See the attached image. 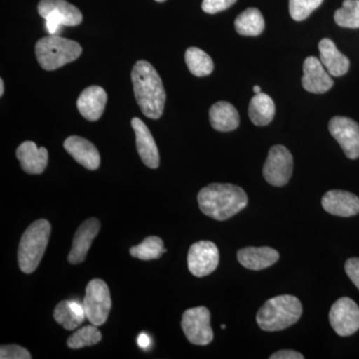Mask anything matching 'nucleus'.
Returning <instances> with one entry per match:
<instances>
[{
  "label": "nucleus",
  "instance_id": "obj_30",
  "mask_svg": "<svg viewBox=\"0 0 359 359\" xmlns=\"http://www.w3.org/2000/svg\"><path fill=\"white\" fill-rule=\"evenodd\" d=\"M323 2V0H290V16L295 21L306 20Z\"/></svg>",
  "mask_w": 359,
  "mask_h": 359
},
{
  "label": "nucleus",
  "instance_id": "obj_15",
  "mask_svg": "<svg viewBox=\"0 0 359 359\" xmlns=\"http://www.w3.org/2000/svg\"><path fill=\"white\" fill-rule=\"evenodd\" d=\"M323 209L334 216L353 217L359 214V198L347 191H328L321 200Z\"/></svg>",
  "mask_w": 359,
  "mask_h": 359
},
{
  "label": "nucleus",
  "instance_id": "obj_36",
  "mask_svg": "<svg viewBox=\"0 0 359 359\" xmlns=\"http://www.w3.org/2000/svg\"><path fill=\"white\" fill-rule=\"evenodd\" d=\"M4 80L0 79V95H4Z\"/></svg>",
  "mask_w": 359,
  "mask_h": 359
},
{
  "label": "nucleus",
  "instance_id": "obj_16",
  "mask_svg": "<svg viewBox=\"0 0 359 359\" xmlns=\"http://www.w3.org/2000/svg\"><path fill=\"white\" fill-rule=\"evenodd\" d=\"M131 125L136 136L137 150L142 161L151 169H157L160 164L159 151L150 130L139 118H133Z\"/></svg>",
  "mask_w": 359,
  "mask_h": 359
},
{
  "label": "nucleus",
  "instance_id": "obj_17",
  "mask_svg": "<svg viewBox=\"0 0 359 359\" xmlns=\"http://www.w3.org/2000/svg\"><path fill=\"white\" fill-rule=\"evenodd\" d=\"M65 148L73 159L86 169H98L100 166V154L91 142L79 136H70L65 141Z\"/></svg>",
  "mask_w": 359,
  "mask_h": 359
},
{
  "label": "nucleus",
  "instance_id": "obj_4",
  "mask_svg": "<svg viewBox=\"0 0 359 359\" xmlns=\"http://www.w3.org/2000/svg\"><path fill=\"white\" fill-rule=\"evenodd\" d=\"M51 224L47 219L34 222L26 229L18 248V264L25 273H32L39 268L48 245Z\"/></svg>",
  "mask_w": 359,
  "mask_h": 359
},
{
  "label": "nucleus",
  "instance_id": "obj_21",
  "mask_svg": "<svg viewBox=\"0 0 359 359\" xmlns=\"http://www.w3.org/2000/svg\"><path fill=\"white\" fill-rule=\"evenodd\" d=\"M280 259L275 249L269 247H248L238 250V259L245 269L261 271L273 266Z\"/></svg>",
  "mask_w": 359,
  "mask_h": 359
},
{
  "label": "nucleus",
  "instance_id": "obj_25",
  "mask_svg": "<svg viewBox=\"0 0 359 359\" xmlns=\"http://www.w3.org/2000/svg\"><path fill=\"white\" fill-rule=\"evenodd\" d=\"M185 60L189 70L195 76H208L214 70V62L212 58L205 51L201 50L197 47H190L187 49Z\"/></svg>",
  "mask_w": 359,
  "mask_h": 359
},
{
  "label": "nucleus",
  "instance_id": "obj_19",
  "mask_svg": "<svg viewBox=\"0 0 359 359\" xmlns=\"http://www.w3.org/2000/svg\"><path fill=\"white\" fill-rule=\"evenodd\" d=\"M16 157L20 166L27 174L43 173L48 164V151L46 148H39L32 141H25L18 148Z\"/></svg>",
  "mask_w": 359,
  "mask_h": 359
},
{
  "label": "nucleus",
  "instance_id": "obj_18",
  "mask_svg": "<svg viewBox=\"0 0 359 359\" xmlns=\"http://www.w3.org/2000/svg\"><path fill=\"white\" fill-rule=\"evenodd\" d=\"M107 99V94L102 87L90 86L84 89L78 98V111L88 121H97L105 110Z\"/></svg>",
  "mask_w": 359,
  "mask_h": 359
},
{
  "label": "nucleus",
  "instance_id": "obj_26",
  "mask_svg": "<svg viewBox=\"0 0 359 359\" xmlns=\"http://www.w3.org/2000/svg\"><path fill=\"white\" fill-rule=\"evenodd\" d=\"M167 250L164 248V242L159 237L146 238L141 244L135 245L130 249V255L142 261H151L162 257Z\"/></svg>",
  "mask_w": 359,
  "mask_h": 359
},
{
  "label": "nucleus",
  "instance_id": "obj_2",
  "mask_svg": "<svg viewBox=\"0 0 359 359\" xmlns=\"http://www.w3.org/2000/svg\"><path fill=\"white\" fill-rule=\"evenodd\" d=\"M198 202L205 216L226 221L247 207L248 196L241 187L214 183L200 191Z\"/></svg>",
  "mask_w": 359,
  "mask_h": 359
},
{
  "label": "nucleus",
  "instance_id": "obj_20",
  "mask_svg": "<svg viewBox=\"0 0 359 359\" xmlns=\"http://www.w3.org/2000/svg\"><path fill=\"white\" fill-rule=\"evenodd\" d=\"M320 60L332 76L339 77L346 74L349 69L348 58L337 49L332 40L321 39L318 44Z\"/></svg>",
  "mask_w": 359,
  "mask_h": 359
},
{
  "label": "nucleus",
  "instance_id": "obj_28",
  "mask_svg": "<svg viewBox=\"0 0 359 359\" xmlns=\"http://www.w3.org/2000/svg\"><path fill=\"white\" fill-rule=\"evenodd\" d=\"M53 316L59 325H62L67 330H76L83 323L85 318H86L78 314L73 309L72 306H71L70 301L59 302L55 309H54Z\"/></svg>",
  "mask_w": 359,
  "mask_h": 359
},
{
  "label": "nucleus",
  "instance_id": "obj_24",
  "mask_svg": "<svg viewBox=\"0 0 359 359\" xmlns=\"http://www.w3.org/2000/svg\"><path fill=\"white\" fill-rule=\"evenodd\" d=\"M235 28L238 34L244 36H257L264 29L263 14L257 8H248L236 18Z\"/></svg>",
  "mask_w": 359,
  "mask_h": 359
},
{
  "label": "nucleus",
  "instance_id": "obj_29",
  "mask_svg": "<svg viewBox=\"0 0 359 359\" xmlns=\"http://www.w3.org/2000/svg\"><path fill=\"white\" fill-rule=\"evenodd\" d=\"M337 25L346 28H359V0H344L341 8L334 13Z\"/></svg>",
  "mask_w": 359,
  "mask_h": 359
},
{
  "label": "nucleus",
  "instance_id": "obj_13",
  "mask_svg": "<svg viewBox=\"0 0 359 359\" xmlns=\"http://www.w3.org/2000/svg\"><path fill=\"white\" fill-rule=\"evenodd\" d=\"M302 70V87L309 93L323 94L334 86L332 75L325 69L320 58L309 56L304 60Z\"/></svg>",
  "mask_w": 359,
  "mask_h": 359
},
{
  "label": "nucleus",
  "instance_id": "obj_12",
  "mask_svg": "<svg viewBox=\"0 0 359 359\" xmlns=\"http://www.w3.org/2000/svg\"><path fill=\"white\" fill-rule=\"evenodd\" d=\"M330 134L339 142L348 159L359 158V125L344 116H335L328 124Z\"/></svg>",
  "mask_w": 359,
  "mask_h": 359
},
{
  "label": "nucleus",
  "instance_id": "obj_1",
  "mask_svg": "<svg viewBox=\"0 0 359 359\" xmlns=\"http://www.w3.org/2000/svg\"><path fill=\"white\" fill-rule=\"evenodd\" d=\"M135 98L146 117L159 119L164 111L166 92L162 79L151 63L137 61L131 73Z\"/></svg>",
  "mask_w": 359,
  "mask_h": 359
},
{
  "label": "nucleus",
  "instance_id": "obj_39",
  "mask_svg": "<svg viewBox=\"0 0 359 359\" xmlns=\"http://www.w3.org/2000/svg\"><path fill=\"white\" fill-rule=\"evenodd\" d=\"M222 328H223V330H224V328H226V325H222Z\"/></svg>",
  "mask_w": 359,
  "mask_h": 359
},
{
  "label": "nucleus",
  "instance_id": "obj_7",
  "mask_svg": "<svg viewBox=\"0 0 359 359\" xmlns=\"http://www.w3.org/2000/svg\"><path fill=\"white\" fill-rule=\"evenodd\" d=\"M86 318L90 323L100 327L106 323L109 316L112 301L107 283L100 278L89 282L83 299Z\"/></svg>",
  "mask_w": 359,
  "mask_h": 359
},
{
  "label": "nucleus",
  "instance_id": "obj_27",
  "mask_svg": "<svg viewBox=\"0 0 359 359\" xmlns=\"http://www.w3.org/2000/svg\"><path fill=\"white\" fill-rule=\"evenodd\" d=\"M102 339V334L96 325H86L71 335L67 346L71 349L83 348L85 346H95Z\"/></svg>",
  "mask_w": 359,
  "mask_h": 359
},
{
  "label": "nucleus",
  "instance_id": "obj_5",
  "mask_svg": "<svg viewBox=\"0 0 359 359\" xmlns=\"http://www.w3.org/2000/svg\"><path fill=\"white\" fill-rule=\"evenodd\" d=\"M82 47L76 41L49 35L35 45L37 60L44 70H55L79 58Z\"/></svg>",
  "mask_w": 359,
  "mask_h": 359
},
{
  "label": "nucleus",
  "instance_id": "obj_34",
  "mask_svg": "<svg viewBox=\"0 0 359 359\" xmlns=\"http://www.w3.org/2000/svg\"><path fill=\"white\" fill-rule=\"evenodd\" d=\"M271 359H304V356L302 353H297L294 351H289V349H285V351H280L278 353H273V355L269 358Z\"/></svg>",
  "mask_w": 359,
  "mask_h": 359
},
{
  "label": "nucleus",
  "instance_id": "obj_3",
  "mask_svg": "<svg viewBox=\"0 0 359 359\" xmlns=\"http://www.w3.org/2000/svg\"><path fill=\"white\" fill-rule=\"evenodd\" d=\"M302 313V302L297 297L278 295L264 302L257 311V323L264 332H280L297 323Z\"/></svg>",
  "mask_w": 359,
  "mask_h": 359
},
{
  "label": "nucleus",
  "instance_id": "obj_38",
  "mask_svg": "<svg viewBox=\"0 0 359 359\" xmlns=\"http://www.w3.org/2000/svg\"><path fill=\"white\" fill-rule=\"evenodd\" d=\"M156 1H158V2H164V1H166V0H156Z\"/></svg>",
  "mask_w": 359,
  "mask_h": 359
},
{
  "label": "nucleus",
  "instance_id": "obj_32",
  "mask_svg": "<svg viewBox=\"0 0 359 359\" xmlns=\"http://www.w3.org/2000/svg\"><path fill=\"white\" fill-rule=\"evenodd\" d=\"M236 1L237 0H203L202 8L207 13H218L228 9L235 4Z\"/></svg>",
  "mask_w": 359,
  "mask_h": 359
},
{
  "label": "nucleus",
  "instance_id": "obj_14",
  "mask_svg": "<svg viewBox=\"0 0 359 359\" xmlns=\"http://www.w3.org/2000/svg\"><path fill=\"white\" fill-rule=\"evenodd\" d=\"M100 222L98 219L90 218L78 228L68 256V262L70 264H78L85 261L92 242L100 231Z\"/></svg>",
  "mask_w": 359,
  "mask_h": 359
},
{
  "label": "nucleus",
  "instance_id": "obj_33",
  "mask_svg": "<svg viewBox=\"0 0 359 359\" xmlns=\"http://www.w3.org/2000/svg\"><path fill=\"white\" fill-rule=\"evenodd\" d=\"M346 275L351 278V282L354 283L359 290V259L358 257H351L347 259L346 266Z\"/></svg>",
  "mask_w": 359,
  "mask_h": 359
},
{
  "label": "nucleus",
  "instance_id": "obj_9",
  "mask_svg": "<svg viewBox=\"0 0 359 359\" xmlns=\"http://www.w3.org/2000/svg\"><path fill=\"white\" fill-rule=\"evenodd\" d=\"M294 169V159L289 150L282 145L273 146L269 150L264 163L263 174L269 185L283 187L289 183Z\"/></svg>",
  "mask_w": 359,
  "mask_h": 359
},
{
  "label": "nucleus",
  "instance_id": "obj_37",
  "mask_svg": "<svg viewBox=\"0 0 359 359\" xmlns=\"http://www.w3.org/2000/svg\"><path fill=\"white\" fill-rule=\"evenodd\" d=\"M254 92H255V94L262 93L261 87L257 86V85H256V86L254 87Z\"/></svg>",
  "mask_w": 359,
  "mask_h": 359
},
{
  "label": "nucleus",
  "instance_id": "obj_8",
  "mask_svg": "<svg viewBox=\"0 0 359 359\" xmlns=\"http://www.w3.org/2000/svg\"><path fill=\"white\" fill-rule=\"evenodd\" d=\"M182 328L187 339L196 346H208L214 339L211 313L205 306L188 309L182 318Z\"/></svg>",
  "mask_w": 359,
  "mask_h": 359
},
{
  "label": "nucleus",
  "instance_id": "obj_22",
  "mask_svg": "<svg viewBox=\"0 0 359 359\" xmlns=\"http://www.w3.org/2000/svg\"><path fill=\"white\" fill-rule=\"evenodd\" d=\"M210 122L217 131L231 132L240 125V116L231 103L219 101L210 109Z\"/></svg>",
  "mask_w": 359,
  "mask_h": 359
},
{
  "label": "nucleus",
  "instance_id": "obj_31",
  "mask_svg": "<svg viewBox=\"0 0 359 359\" xmlns=\"http://www.w3.org/2000/svg\"><path fill=\"white\" fill-rule=\"evenodd\" d=\"M0 358L1 359H30L29 351H26L25 347L8 344L2 346L0 348Z\"/></svg>",
  "mask_w": 359,
  "mask_h": 359
},
{
  "label": "nucleus",
  "instance_id": "obj_6",
  "mask_svg": "<svg viewBox=\"0 0 359 359\" xmlns=\"http://www.w3.org/2000/svg\"><path fill=\"white\" fill-rule=\"evenodd\" d=\"M39 13L45 20V28L50 35H57L62 26L79 25L83 20L76 6L66 0H41Z\"/></svg>",
  "mask_w": 359,
  "mask_h": 359
},
{
  "label": "nucleus",
  "instance_id": "obj_35",
  "mask_svg": "<svg viewBox=\"0 0 359 359\" xmlns=\"http://www.w3.org/2000/svg\"><path fill=\"white\" fill-rule=\"evenodd\" d=\"M137 342H138V346H140L142 349H147L148 347L151 346L150 337H149L147 334H145V332H142L141 334H139Z\"/></svg>",
  "mask_w": 359,
  "mask_h": 359
},
{
  "label": "nucleus",
  "instance_id": "obj_23",
  "mask_svg": "<svg viewBox=\"0 0 359 359\" xmlns=\"http://www.w3.org/2000/svg\"><path fill=\"white\" fill-rule=\"evenodd\" d=\"M275 114V102L271 97L263 92L252 97L249 106V116L255 125L266 126L273 121Z\"/></svg>",
  "mask_w": 359,
  "mask_h": 359
},
{
  "label": "nucleus",
  "instance_id": "obj_10",
  "mask_svg": "<svg viewBox=\"0 0 359 359\" xmlns=\"http://www.w3.org/2000/svg\"><path fill=\"white\" fill-rule=\"evenodd\" d=\"M330 325L340 337H349L359 330V306L353 299L341 297L330 311Z\"/></svg>",
  "mask_w": 359,
  "mask_h": 359
},
{
  "label": "nucleus",
  "instance_id": "obj_11",
  "mask_svg": "<svg viewBox=\"0 0 359 359\" xmlns=\"http://www.w3.org/2000/svg\"><path fill=\"white\" fill-rule=\"evenodd\" d=\"M218 247L209 241H201L191 245L188 252V268L197 278L209 276L218 268Z\"/></svg>",
  "mask_w": 359,
  "mask_h": 359
}]
</instances>
